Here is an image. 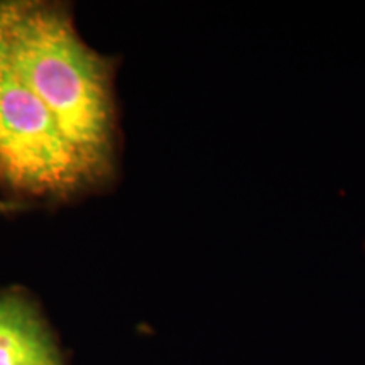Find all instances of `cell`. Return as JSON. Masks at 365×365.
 <instances>
[{
  "label": "cell",
  "mask_w": 365,
  "mask_h": 365,
  "mask_svg": "<svg viewBox=\"0 0 365 365\" xmlns=\"http://www.w3.org/2000/svg\"><path fill=\"white\" fill-rule=\"evenodd\" d=\"M0 365H65L39 313L16 294L0 296Z\"/></svg>",
  "instance_id": "3"
},
{
  "label": "cell",
  "mask_w": 365,
  "mask_h": 365,
  "mask_svg": "<svg viewBox=\"0 0 365 365\" xmlns=\"http://www.w3.org/2000/svg\"><path fill=\"white\" fill-rule=\"evenodd\" d=\"M16 208L14 207L12 203H7V202H2V200H0V213H6V212H12V210Z\"/></svg>",
  "instance_id": "4"
},
{
  "label": "cell",
  "mask_w": 365,
  "mask_h": 365,
  "mask_svg": "<svg viewBox=\"0 0 365 365\" xmlns=\"http://www.w3.org/2000/svg\"><path fill=\"white\" fill-rule=\"evenodd\" d=\"M0 51L56 118L91 181L107 176L115 145L110 73L65 9L0 2Z\"/></svg>",
  "instance_id": "1"
},
{
  "label": "cell",
  "mask_w": 365,
  "mask_h": 365,
  "mask_svg": "<svg viewBox=\"0 0 365 365\" xmlns=\"http://www.w3.org/2000/svg\"><path fill=\"white\" fill-rule=\"evenodd\" d=\"M0 178L34 196H70L93 185L49 108L0 51Z\"/></svg>",
  "instance_id": "2"
}]
</instances>
